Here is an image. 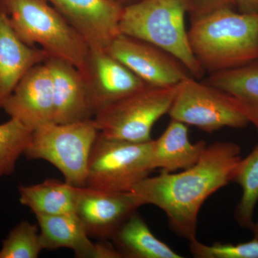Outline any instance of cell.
<instances>
[{
	"label": "cell",
	"instance_id": "6da1fadb",
	"mask_svg": "<svg viewBox=\"0 0 258 258\" xmlns=\"http://www.w3.org/2000/svg\"><path fill=\"white\" fill-rule=\"evenodd\" d=\"M241 159L238 144L215 142L189 169L148 176L131 191L140 206L152 205L161 209L171 230L190 242L197 239L198 214L203 203L232 181Z\"/></svg>",
	"mask_w": 258,
	"mask_h": 258
},
{
	"label": "cell",
	"instance_id": "7a4b0ae2",
	"mask_svg": "<svg viewBox=\"0 0 258 258\" xmlns=\"http://www.w3.org/2000/svg\"><path fill=\"white\" fill-rule=\"evenodd\" d=\"M188 36L205 72L236 69L258 60V15L231 8L215 10L191 20Z\"/></svg>",
	"mask_w": 258,
	"mask_h": 258
},
{
	"label": "cell",
	"instance_id": "3957f363",
	"mask_svg": "<svg viewBox=\"0 0 258 258\" xmlns=\"http://www.w3.org/2000/svg\"><path fill=\"white\" fill-rule=\"evenodd\" d=\"M189 0H139L123 8L120 34L155 45L179 60L196 79L205 74L190 46L185 18Z\"/></svg>",
	"mask_w": 258,
	"mask_h": 258
},
{
	"label": "cell",
	"instance_id": "277c9868",
	"mask_svg": "<svg viewBox=\"0 0 258 258\" xmlns=\"http://www.w3.org/2000/svg\"><path fill=\"white\" fill-rule=\"evenodd\" d=\"M0 8L24 42L83 69L89 46L46 0H0Z\"/></svg>",
	"mask_w": 258,
	"mask_h": 258
},
{
	"label": "cell",
	"instance_id": "5b68a950",
	"mask_svg": "<svg viewBox=\"0 0 258 258\" xmlns=\"http://www.w3.org/2000/svg\"><path fill=\"white\" fill-rule=\"evenodd\" d=\"M98 132L93 118L69 123H46L32 132L25 155L55 166L64 181L86 186L88 161Z\"/></svg>",
	"mask_w": 258,
	"mask_h": 258
},
{
	"label": "cell",
	"instance_id": "8992f818",
	"mask_svg": "<svg viewBox=\"0 0 258 258\" xmlns=\"http://www.w3.org/2000/svg\"><path fill=\"white\" fill-rule=\"evenodd\" d=\"M177 86H147L104 107L93 118L98 132L133 143L150 142L153 126L169 113Z\"/></svg>",
	"mask_w": 258,
	"mask_h": 258
},
{
	"label": "cell",
	"instance_id": "52a82bcc",
	"mask_svg": "<svg viewBox=\"0 0 258 258\" xmlns=\"http://www.w3.org/2000/svg\"><path fill=\"white\" fill-rule=\"evenodd\" d=\"M153 141L133 143L98 133L88 161L86 186L117 192L132 191L154 170Z\"/></svg>",
	"mask_w": 258,
	"mask_h": 258
},
{
	"label": "cell",
	"instance_id": "ba28073f",
	"mask_svg": "<svg viewBox=\"0 0 258 258\" xmlns=\"http://www.w3.org/2000/svg\"><path fill=\"white\" fill-rule=\"evenodd\" d=\"M168 114L171 119L208 133L225 127L243 128L249 123L227 93L192 76L178 85Z\"/></svg>",
	"mask_w": 258,
	"mask_h": 258
},
{
	"label": "cell",
	"instance_id": "9c48e42d",
	"mask_svg": "<svg viewBox=\"0 0 258 258\" xmlns=\"http://www.w3.org/2000/svg\"><path fill=\"white\" fill-rule=\"evenodd\" d=\"M106 50L153 87H172L191 76L170 54L135 37L120 34Z\"/></svg>",
	"mask_w": 258,
	"mask_h": 258
},
{
	"label": "cell",
	"instance_id": "30bf717a",
	"mask_svg": "<svg viewBox=\"0 0 258 258\" xmlns=\"http://www.w3.org/2000/svg\"><path fill=\"white\" fill-rule=\"evenodd\" d=\"M80 71L95 115L113 102L149 86L106 50L90 48Z\"/></svg>",
	"mask_w": 258,
	"mask_h": 258
},
{
	"label": "cell",
	"instance_id": "8fae6325",
	"mask_svg": "<svg viewBox=\"0 0 258 258\" xmlns=\"http://www.w3.org/2000/svg\"><path fill=\"white\" fill-rule=\"evenodd\" d=\"M90 48L107 50L120 35L123 7L113 0H46Z\"/></svg>",
	"mask_w": 258,
	"mask_h": 258
},
{
	"label": "cell",
	"instance_id": "7c38bea8",
	"mask_svg": "<svg viewBox=\"0 0 258 258\" xmlns=\"http://www.w3.org/2000/svg\"><path fill=\"white\" fill-rule=\"evenodd\" d=\"M140 206L132 191L117 192L79 187L76 214L90 237L111 240Z\"/></svg>",
	"mask_w": 258,
	"mask_h": 258
},
{
	"label": "cell",
	"instance_id": "4fadbf2b",
	"mask_svg": "<svg viewBox=\"0 0 258 258\" xmlns=\"http://www.w3.org/2000/svg\"><path fill=\"white\" fill-rule=\"evenodd\" d=\"M3 109L33 132L53 122V88L50 69L45 62L36 64L25 75L8 98Z\"/></svg>",
	"mask_w": 258,
	"mask_h": 258
},
{
	"label": "cell",
	"instance_id": "5bb4252c",
	"mask_svg": "<svg viewBox=\"0 0 258 258\" xmlns=\"http://www.w3.org/2000/svg\"><path fill=\"white\" fill-rule=\"evenodd\" d=\"M53 88V122L69 123L94 118L87 87L81 71L74 64L49 57Z\"/></svg>",
	"mask_w": 258,
	"mask_h": 258
},
{
	"label": "cell",
	"instance_id": "9a60e30c",
	"mask_svg": "<svg viewBox=\"0 0 258 258\" xmlns=\"http://www.w3.org/2000/svg\"><path fill=\"white\" fill-rule=\"evenodd\" d=\"M47 58L45 51L30 46L17 35L0 8V108L25 75Z\"/></svg>",
	"mask_w": 258,
	"mask_h": 258
},
{
	"label": "cell",
	"instance_id": "2e32d148",
	"mask_svg": "<svg viewBox=\"0 0 258 258\" xmlns=\"http://www.w3.org/2000/svg\"><path fill=\"white\" fill-rule=\"evenodd\" d=\"M42 249L68 248L79 258H100L101 245L93 243L76 213L37 216Z\"/></svg>",
	"mask_w": 258,
	"mask_h": 258
},
{
	"label": "cell",
	"instance_id": "e0dca14e",
	"mask_svg": "<svg viewBox=\"0 0 258 258\" xmlns=\"http://www.w3.org/2000/svg\"><path fill=\"white\" fill-rule=\"evenodd\" d=\"M204 141L191 143L187 125L171 119L157 140L153 141V166L161 172H174L195 165L207 149Z\"/></svg>",
	"mask_w": 258,
	"mask_h": 258
},
{
	"label": "cell",
	"instance_id": "ac0fdd59",
	"mask_svg": "<svg viewBox=\"0 0 258 258\" xmlns=\"http://www.w3.org/2000/svg\"><path fill=\"white\" fill-rule=\"evenodd\" d=\"M204 82L227 93L258 132V60L211 73Z\"/></svg>",
	"mask_w": 258,
	"mask_h": 258
},
{
	"label": "cell",
	"instance_id": "d6986e66",
	"mask_svg": "<svg viewBox=\"0 0 258 258\" xmlns=\"http://www.w3.org/2000/svg\"><path fill=\"white\" fill-rule=\"evenodd\" d=\"M78 191L79 187L54 179L19 187L20 203L36 217L76 213Z\"/></svg>",
	"mask_w": 258,
	"mask_h": 258
},
{
	"label": "cell",
	"instance_id": "ffe728a7",
	"mask_svg": "<svg viewBox=\"0 0 258 258\" xmlns=\"http://www.w3.org/2000/svg\"><path fill=\"white\" fill-rule=\"evenodd\" d=\"M111 240L123 257H183L152 233L137 211L127 219Z\"/></svg>",
	"mask_w": 258,
	"mask_h": 258
},
{
	"label": "cell",
	"instance_id": "44dd1931",
	"mask_svg": "<svg viewBox=\"0 0 258 258\" xmlns=\"http://www.w3.org/2000/svg\"><path fill=\"white\" fill-rule=\"evenodd\" d=\"M232 181L242 188V197L236 208V221L242 227L252 229L254 209L258 201V144L244 159H241Z\"/></svg>",
	"mask_w": 258,
	"mask_h": 258
},
{
	"label": "cell",
	"instance_id": "7402d4cb",
	"mask_svg": "<svg viewBox=\"0 0 258 258\" xmlns=\"http://www.w3.org/2000/svg\"><path fill=\"white\" fill-rule=\"evenodd\" d=\"M32 131L16 118L0 124V178L14 171L19 158L25 154Z\"/></svg>",
	"mask_w": 258,
	"mask_h": 258
},
{
	"label": "cell",
	"instance_id": "603a6c76",
	"mask_svg": "<svg viewBox=\"0 0 258 258\" xmlns=\"http://www.w3.org/2000/svg\"><path fill=\"white\" fill-rule=\"evenodd\" d=\"M42 250L38 225L22 221L3 241L0 258H37Z\"/></svg>",
	"mask_w": 258,
	"mask_h": 258
},
{
	"label": "cell",
	"instance_id": "cb8c5ba5",
	"mask_svg": "<svg viewBox=\"0 0 258 258\" xmlns=\"http://www.w3.org/2000/svg\"><path fill=\"white\" fill-rule=\"evenodd\" d=\"M191 254L198 258H258V240L239 244L217 242L207 245L197 239L189 242Z\"/></svg>",
	"mask_w": 258,
	"mask_h": 258
},
{
	"label": "cell",
	"instance_id": "d4e9b609",
	"mask_svg": "<svg viewBox=\"0 0 258 258\" xmlns=\"http://www.w3.org/2000/svg\"><path fill=\"white\" fill-rule=\"evenodd\" d=\"M191 20L200 18L215 10L235 8V0H189Z\"/></svg>",
	"mask_w": 258,
	"mask_h": 258
},
{
	"label": "cell",
	"instance_id": "484cf974",
	"mask_svg": "<svg viewBox=\"0 0 258 258\" xmlns=\"http://www.w3.org/2000/svg\"><path fill=\"white\" fill-rule=\"evenodd\" d=\"M235 8L239 13L258 15V0H235Z\"/></svg>",
	"mask_w": 258,
	"mask_h": 258
},
{
	"label": "cell",
	"instance_id": "4316f807",
	"mask_svg": "<svg viewBox=\"0 0 258 258\" xmlns=\"http://www.w3.org/2000/svg\"><path fill=\"white\" fill-rule=\"evenodd\" d=\"M113 1L115 2V3L119 4L120 6L124 8V7L128 6L129 5L137 3V2L139 1V0H113Z\"/></svg>",
	"mask_w": 258,
	"mask_h": 258
},
{
	"label": "cell",
	"instance_id": "83f0119b",
	"mask_svg": "<svg viewBox=\"0 0 258 258\" xmlns=\"http://www.w3.org/2000/svg\"><path fill=\"white\" fill-rule=\"evenodd\" d=\"M251 230L252 231V233H253L254 238L258 240V220L257 222H254V225L252 226Z\"/></svg>",
	"mask_w": 258,
	"mask_h": 258
}]
</instances>
